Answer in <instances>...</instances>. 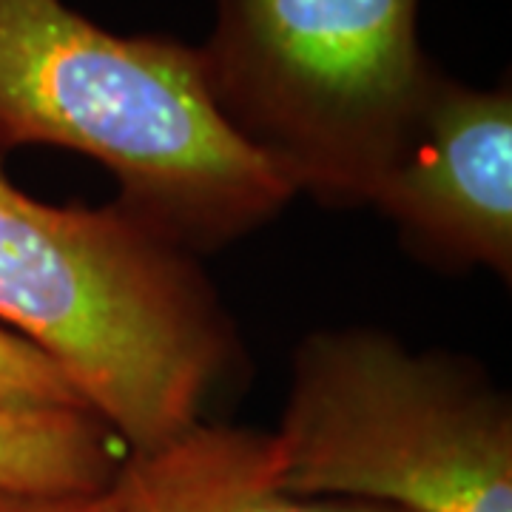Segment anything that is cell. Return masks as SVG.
Segmentation results:
<instances>
[{
	"label": "cell",
	"mask_w": 512,
	"mask_h": 512,
	"mask_svg": "<svg viewBox=\"0 0 512 512\" xmlns=\"http://www.w3.org/2000/svg\"><path fill=\"white\" fill-rule=\"evenodd\" d=\"M57 146L100 163L117 208L185 254L274 220L293 188L225 123L200 49L120 37L63 0H0V154Z\"/></svg>",
	"instance_id": "cell-1"
},
{
	"label": "cell",
	"mask_w": 512,
	"mask_h": 512,
	"mask_svg": "<svg viewBox=\"0 0 512 512\" xmlns=\"http://www.w3.org/2000/svg\"><path fill=\"white\" fill-rule=\"evenodd\" d=\"M0 319L43 350L128 450L200 421L237 333L197 259L123 208L32 200L0 154Z\"/></svg>",
	"instance_id": "cell-2"
},
{
	"label": "cell",
	"mask_w": 512,
	"mask_h": 512,
	"mask_svg": "<svg viewBox=\"0 0 512 512\" xmlns=\"http://www.w3.org/2000/svg\"><path fill=\"white\" fill-rule=\"evenodd\" d=\"M419 3L217 0L208 92L293 194L370 205L444 74L421 49Z\"/></svg>",
	"instance_id": "cell-3"
},
{
	"label": "cell",
	"mask_w": 512,
	"mask_h": 512,
	"mask_svg": "<svg viewBox=\"0 0 512 512\" xmlns=\"http://www.w3.org/2000/svg\"><path fill=\"white\" fill-rule=\"evenodd\" d=\"M279 487L410 512H512V404L481 365L376 328L316 330L293 353L271 433Z\"/></svg>",
	"instance_id": "cell-4"
},
{
	"label": "cell",
	"mask_w": 512,
	"mask_h": 512,
	"mask_svg": "<svg viewBox=\"0 0 512 512\" xmlns=\"http://www.w3.org/2000/svg\"><path fill=\"white\" fill-rule=\"evenodd\" d=\"M370 208L413 256L444 271L512 276V92L441 74Z\"/></svg>",
	"instance_id": "cell-5"
},
{
	"label": "cell",
	"mask_w": 512,
	"mask_h": 512,
	"mask_svg": "<svg viewBox=\"0 0 512 512\" xmlns=\"http://www.w3.org/2000/svg\"><path fill=\"white\" fill-rule=\"evenodd\" d=\"M117 512H410L279 487L271 433L202 424L154 450H128L111 481Z\"/></svg>",
	"instance_id": "cell-6"
},
{
	"label": "cell",
	"mask_w": 512,
	"mask_h": 512,
	"mask_svg": "<svg viewBox=\"0 0 512 512\" xmlns=\"http://www.w3.org/2000/svg\"><path fill=\"white\" fill-rule=\"evenodd\" d=\"M126 453L89 410H0V490L106 493Z\"/></svg>",
	"instance_id": "cell-7"
},
{
	"label": "cell",
	"mask_w": 512,
	"mask_h": 512,
	"mask_svg": "<svg viewBox=\"0 0 512 512\" xmlns=\"http://www.w3.org/2000/svg\"><path fill=\"white\" fill-rule=\"evenodd\" d=\"M0 410H89V404L43 350L0 328Z\"/></svg>",
	"instance_id": "cell-8"
},
{
	"label": "cell",
	"mask_w": 512,
	"mask_h": 512,
	"mask_svg": "<svg viewBox=\"0 0 512 512\" xmlns=\"http://www.w3.org/2000/svg\"><path fill=\"white\" fill-rule=\"evenodd\" d=\"M0 512H117L111 490L94 495H40L0 490Z\"/></svg>",
	"instance_id": "cell-9"
}]
</instances>
